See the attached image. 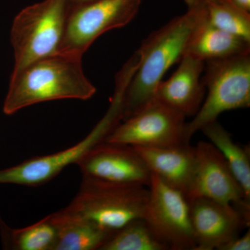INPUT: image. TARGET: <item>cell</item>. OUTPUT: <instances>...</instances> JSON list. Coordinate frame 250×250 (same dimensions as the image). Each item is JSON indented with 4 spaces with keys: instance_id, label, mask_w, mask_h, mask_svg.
I'll return each mask as SVG.
<instances>
[{
    "instance_id": "8fae6325",
    "label": "cell",
    "mask_w": 250,
    "mask_h": 250,
    "mask_svg": "<svg viewBox=\"0 0 250 250\" xmlns=\"http://www.w3.org/2000/svg\"><path fill=\"white\" fill-rule=\"evenodd\" d=\"M83 177L149 187L150 171L131 146L104 142L93 147L76 164Z\"/></svg>"
},
{
    "instance_id": "ac0fdd59",
    "label": "cell",
    "mask_w": 250,
    "mask_h": 250,
    "mask_svg": "<svg viewBox=\"0 0 250 250\" xmlns=\"http://www.w3.org/2000/svg\"><path fill=\"white\" fill-rule=\"evenodd\" d=\"M0 234L6 249L54 250L58 229L52 214L26 228H10L0 218Z\"/></svg>"
},
{
    "instance_id": "8992f818",
    "label": "cell",
    "mask_w": 250,
    "mask_h": 250,
    "mask_svg": "<svg viewBox=\"0 0 250 250\" xmlns=\"http://www.w3.org/2000/svg\"><path fill=\"white\" fill-rule=\"evenodd\" d=\"M70 13V0H43L15 17L11 29L13 71L59 52Z\"/></svg>"
},
{
    "instance_id": "277c9868",
    "label": "cell",
    "mask_w": 250,
    "mask_h": 250,
    "mask_svg": "<svg viewBox=\"0 0 250 250\" xmlns=\"http://www.w3.org/2000/svg\"><path fill=\"white\" fill-rule=\"evenodd\" d=\"M149 197V187L145 186L83 177L78 192L65 208L115 232L144 217Z\"/></svg>"
},
{
    "instance_id": "5b68a950",
    "label": "cell",
    "mask_w": 250,
    "mask_h": 250,
    "mask_svg": "<svg viewBox=\"0 0 250 250\" xmlns=\"http://www.w3.org/2000/svg\"><path fill=\"white\" fill-rule=\"evenodd\" d=\"M204 72L207 95L193 119L185 123L186 143L224 112L250 106V53L205 62Z\"/></svg>"
},
{
    "instance_id": "603a6c76",
    "label": "cell",
    "mask_w": 250,
    "mask_h": 250,
    "mask_svg": "<svg viewBox=\"0 0 250 250\" xmlns=\"http://www.w3.org/2000/svg\"><path fill=\"white\" fill-rule=\"evenodd\" d=\"M237 7L250 13V0H226Z\"/></svg>"
},
{
    "instance_id": "7a4b0ae2",
    "label": "cell",
    "mask_w": 250,
    "mask_h": 250,
    "mask_svg": "<svg viewBox=\"0 0 250 250\" xmlns=\"http://www.w3.org/2000/svg\"><path fill=\"white\" fill-rule=\"evenodd\" d=\"M205 16V9H188L143 41L137 50L139 65L125 91L123 121L155 99L158 85L167 70L184 57L192 34Z\"/></svg>"
},
{
    "instance_id": "5bb4252c",
    "label": "cell",
    "mask_w": 250,
    "mask_h": 250,
    "mask_svg": "<svg viewBox=\"0 0 250 250\" xmlns=\"http://www.w3.org/2000/svg\"><path fill=\"white\" fill-rule=\"evenodd\" d=\"M151 174L183 193L191 191L196 168V151L189 143L164 147H133Z\"/></svg>"
},
{
    "instance_id": "7c38bea8",
    "label": "cell",
    "mask_w": 250,
    "mask_h": 250,
    "mask_svg": "<svg viewBox=\"0 0 250 250\" xmlns=\"http://www.w3.org/2000/svg\"><path fill=\"white\" fill-rule=\"evenodd\" d=\"M188 202L195 250H218L250 226L232 205L205 197Z\"/></svg>"
},
{
    "instance_id": "9a60e30c",
    "label": "cell",
    "mask_w": 250,
    "mask_h": 250,
    "mask_svg": "<svg viewBox=\"0 0 250 250\" xmlns=\"http://www.w3.org/2000/svg\"><path fill=\"white\" fill-rule=\"evenodd\" d=\"M250 53V42L212 25L207 15L192 34L186 54L203 62Z\"/></svg>"
},
{
    "instance_id": "4fadbf2b",
    "label": "cell",
    "mask_w": 250,
    "mask_h": 250,
    "mask_svg": "<svg viewBox=\"0 0 250 250\" xmlns=\"http://www.w3.org/2000/svg\"><path fill=\"white\" fill-rule=\"evenodd\" d=\"M179 62L173 75L158 85L155 99L186 118L194 116L201 107L207 91L201 80L205 62L185 54Z\"/></svg>"
},
{
    "instance_id": "ffe728a7",
    "label": "cell",
    "mask_w": 250,
    "mask_h": 250,
    "mask_svg": "<svg viewBox=\"0 0 250 250\" xmlns=\"http://www.w3.org/2000/svg\"><path fill=\"white\" fill-rule=\"evenodd\" d=\"M207 20L212 25L250 42V13L226 0H213L206 6Z\"/></svg>"
},
{
    "instance_id": "cb8c5ba5",
    "label": "cell",
    "mask_w": 250,
    "mask_h": 250,
    "mask_svg": "<svg viewBox=\"0 0 250 250\" xmlns=\"http://www.w3.org/2000/svg\"><path fill=\"white\" fill-rule=\"evenodd\" d=\"M93 0H70V10L80 5L85 4V3L89 2Z\"/></svg>"
},
{
    "instance_id": "ba28073f",
    "label": "cell",
    "mask_w": 250,
    "mask_h": 250,
    "mask_svg": "<svg viewBox=\"0 0 250 250\" xmlns=\"http://www.w3.org/2000/svg\"><path fill=\"white\" fill-rule=\"evenodd\" d=\"M186 117L154 99L123 121L106 142L131 147H164L184 143Z\"/></svg>"
},
{
    "instance_id": "30bf717a",
    "label": "cell",
    "mask_w": 250,
    "mask_h": 250,
    "mask_svg": "<svg viewBox=\"0 0 250 250\" xmlns=\"http://www.w3.org/2000/svg\"><path fill=\"white\" fill-rule=\"evenodd\" d=\"M196 168L188 200L205 197L233 206L250 223V202L229 166L218 149L210 142L200 141L195 147Z\"/></svg>"
},
{
    "instance_id": "6da1fadb",
    "label": "cell",
    "mask_w": 250,
    "mask_h": 250,
    "mask_svg": "<svg viewBox=\"0 0 250 250\" xmlns=\"http://www.w3.org/2000/svg\"><path fill=\"white\" fill-rule=\"evenodd\" d=\"M82 60L58 52L13 71L3 104L4 114L53 100L91 98L96 88L85 76Z\"/></svg>"
},
{
    "instance_id": "9c48e42d",
    "label": "cell",
    "mask_w": 250,
    "mask_h": 250,
    "mask_svg": "<svg viewBox=\"0 0 250 250\" xmlns=\"http://www.w3.org/2000/svg\"><path fill=\"white\" fill-rule=\"evenodd\" d=\"M149 201L143 218L170 250H195L187 197L152 174Z\"/></svg>"
},
{
    "instance_id": "52a82bcc",
    "label": "cell",
    "mask_w": 250,
    "mask_h": 250,
    "mask_svg": "<svg viewBox=\"0 0 250 250\" xmlns=\"http://www.w3.org/2000/svg\"><path fill=\"white\" fill-rule=\"evenodd\" d=\"M141 2L142 0H93L73 8L59 52L83 57L100 36L129 24Z\"/></svg>"
},
{
    "instance_id": "7402d4cb",
    "label": "cell",
    "mask_w": 250,
    "mask_h": 250,
    "mask_svg": "<svg viewBox=\"0 0 250 250\" xmlns=\"http://www.w3.org/2000/svg\"><path fill=\"white\" fill-rule=\"evenodd\" d=\"M188 9H203L213 0H184Z\"/></svg>"
},
{
    "instance_id": "d6986e66",
    "label": "cell",
    "mask_w": 250,
    "mask_h": 250,
    "mask_svg": "<svg viewBox=\"0 0 250 250\" xmlns=\"http://www.w3.org/2000/svg\"><path fill=\"white\" fill-rule=\"evenodd\" d=\"M170 250L144 218L130 222L115 231L101 250Z\"/></svg>"
},
{
    "instance_id": "44dd1931",
    "label": "cell",
    "mask_w": 250,
    "mask_h": 250,
    "mask_svg": "<svg viewBox=\"0 0 250 250\" xmlns=\"http://www.w3.org/2000/svg\"><path fill=\"white\" fill-rule=\"evenodd\" d=\"M250 250V231L243 236H237L232 240L220 247L218 250Z\"/></svg>"
},
{
    "instance_id": "3957f363",
    "label": "cell",
    "mask_w": 250,
    "mask_h": 250,
    "mask_svg": "<svg viewBox=\"0 0 250 250\" xmlns=\"http://www.w3.org/2000/svg\"><path fill=\"white\" fill-rule=\"evenodd\" d=\"M131 77V72L126 70L117 73L109 107L84 139L61 152L31 158L18 165L0 170V184L36 187L47 183L69 166L77 164L95 146L104 142L123 121V100Z\"/></svg>"
},
{
    "instance_id": "e0dca14e",
    "label": "cell",
    "mask_w": 250,
    "mask_h": 250,
    "mask_svg": "<svg viewBox=\"0 0 250 250\" xmlns=\"http://www.w3.org/2000/svg\"><path fill=\"white\" fill-rule=\"evenodd\" d=\"M225 158L231 172L250 202V148L238 146L231 134L218 121L205 125L200 129Z\"/></svg>"
},
{
    "instance_id": "2e32d148",
    "label": "cell",
    "mask_w": 250,
    "mask_h": 250,
    "mask_svg": "<svg viewBox=\"0 0 250 250\" xmlns=\"http://www.w3.org/2000/svg\"><path fill=\"white\" fill-rule=\"evenodd\" d=\"M52 216L58 229L54 250H101L114 233L65 208Z\"/></svg>"
}]
</instances>
